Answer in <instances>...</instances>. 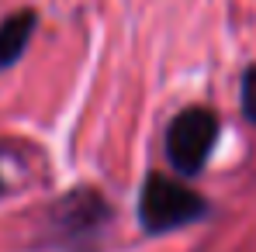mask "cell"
<instances>
[{
  "instance_id": "cell-2",
  "label": "cell",
  "mask_w": 256,
  "mask_h": 252,
  "mask_svg": "<svg viewBox=\"0 0 256 252\" xmlns=\"http://www.w3.org/2000/svg\"><path fill=\"white\" fill-rule=\"evenodd\" d=\"M204 214H208V201L198 190H190L187 183L163 176V173L146 176V187H142V197H138V218H142L149 235H163L173 228L194 225Z\"/></svg>"
},
{
  "instance_id": "cell-6",
  "label": "cell",
  "mask_w": 256,
  "mask_h": 252,
  "mask_svg": "<svg viewBox=\"0 0 256 252\" xmlns=\"http://www.w3.org/2000/svg\"><path fill=\"white\" fill-rule=\"evenodd\" d=\"M0 194H4V180H0Z\"/></svg>"
},
{
  "instance_id": "cell-1",
  "label": "cell",
  "mask_w": 256,
  "mask_h": 252,
  "mask_svg": "<svg viewBox=\"0 0 256 252\" xmlns=\"http://www.w3.org/2000/svg\"><path fill=\"white\" fill-rule=\"evenodd\" d=\"M108 221H111L108 201L97 190L80 187L59 197L56 208L48 211V242L62 252H97Z\"/></svg>"
},
{
  "instance_id": "cell-4",
  "label": "cell",
  "mask_w": 256,
  "mask_h": 252,
  "mask_svg": "<svg viewBox=\"0 0 256 252\" xmlns=\"http://www.w3.org/2000/svg\"><path fill=\"white\" fill-rule=\"evenodd\" d=\"M35 28H38V14L32 7L14 10V14H7L0 21V73H7L10 66L21 62L24 48H28L32 35H35Z\"/></svg>"
},
{
  "instance_id": "cell-5",
  "label": "cell",
  "mask_w": 256,
  "mask_h": 252,
  "mask_svg": "<svg viewBox=\"0 0 256 252\" xmlns=\"http://www.w3.org/2000/svg\"><path fill=\"white\" fill-rule=\"evenodd\" d=\"M239 100H242V114L256 125V66L242 73V86H239Z\"/></svg>"
},
{
  "instance_id": "cell-3",
  "label": "cell",
  "mask_w": 256,
  "mask_h": 252,
  "mask_svg": "<svg viewBox=\"0 0 256 252\" xmlns=\"http://www.w3.org/2000/svg\"><path fill=\"white\" fill-rule=\"evenodd\" d=\"M218 114L208 107H187L166 128V156L180 176H198L208 166L218 142Z\"/></svg>"
}]
</instances>
